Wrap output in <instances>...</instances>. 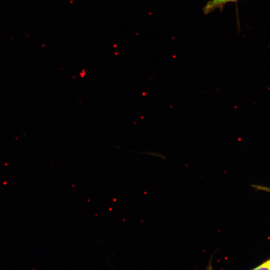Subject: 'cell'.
I'll return each mask as SVG.
<instances>
[{"instance_id": "cell-1", "label": "cell", "mask_w": 270, "mask_h": 270, "mask_svg": "<svg viewBox=\"0 0 270 270\" xmlns=\"http://www.w3.org/2000/svg\"><path fill=\"white\" fill-rule=\"evenodd\" d=\"M238 0H210L207 2L203 8L204 14H209L216 10H222L224 6L228 2H234Z\"/></svg>"}, {"instance_id": "cell-2", "label": "cell", "mask_w": 270, "mask_h": 270, "mask_svg": "<svg viewBox=\"0 0 270 270\" xmlns=\"http://www.w3.org/2000/svg\"><path fill=\"white\" fill-rule=\"evenodd\" d=\"M254 270H270V258L253 268Z\"/></svg>"}, {"instance_id": "cell-3", "label": "cell", "mask_w": 270, "mask_h": 270, "mask_svg": "<svg viewBox=\"0 0 270 270\" xmlns=\"http://www.w3.org/2000/svg\"><path fill=\"white\" fill-rule=\"evenodd\" d=\"M257 190H262L270 193V188L260 185H252Z\"/></svg>"}]
</instances>
